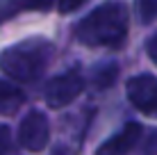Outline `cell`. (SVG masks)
Returning a JSON list of instances; mask_svg holds the SVG:
<instances>
[{
	"label": "cell",
	"mask_w": 157,
	"mask_h": 155,
	"mask_svg": "<svg viewBox=\"0 0 157 155\" xmlns=\"http://www.w3.org/2000/svg\"><path fill=\"white\" fill-rule=\"evenodd\" d=\"M9 141H12V132H9V128L0 126V155L9 148Z\"/></svg>",
	"instance_id": "4fadbf2b"
},
{
	"label": "cell",
	"mask_w": 157,
	"mask_h": 155,
	"mask_svg": "<svg viewBox=\"0 0 157 155\" xmlns=\"http://www.w3.org/2000/svg\"><path fill=\"white\" fill-rule=\"evenodd\" d=\"M116 73H118L116 64H105V66H100L98 71H96V76H94L96 87H98V89L112 87V84H114V80H116Z\"/></svg>",
	"instance_id": "ba28073f"
},
{
	"label": "cell",
	"mask_w": 157,
	"mask_h": 155,
	"mask_svg": "<svg viewBox=\"0 0 157 155\" xmlns=\"http://www.w3.org/2000/svg\"><path fill=\"white\" fill-rule=\"evenodd\" d=\"M128 98L139 112L155 114L157 112V78L141 73L128 80Z\"/></svg>",
	"instance_id": "5b68a950"
},
{
	"label": "cell",
	"mask_w": 157,
	"mask_h": 155,
	"mask_svg": "<svg viewBox=\"0 0 157 155\" xmlns=\"http://www.w3.org/2000/svg\"><path fill=\"white\" fill-rule=\"evenodd\" d=\"M23 103H25V94L16 84L7 82V80H0V114L12 116L23 107Z\"/></svg>",
	"instance_id": "52a82bcc"
},
{
	"label": "cell",
	"mask_w": 157,
	"mask_h": 155,
	"mask_svg": "<svg viewBox=\"0 0 157 155\" xmlns=\"http://www.w3.org/2000/svg\"><path fill=\"white\" fill-rule=\"evenodd\" d=\"M148 57L153 60V64L157 66V34H155L153 39L148 41Z\"/></svg>",
	"instance_id": "5bb4252c"
},
{
	"label": "cell",
	"mask_w": 157,
	"mask_h": 155,
	"mask_svg": "<svg viewBox=\"0 0 157 155\" xmlns=\"http://www.w3.org/2000/svg\"><path fill=\"white\" fill-rule=\"evenodd\" d=\"M141 132H144V128L139 126L137 121H132V123H128L123 130H118L114 137L102 141L100 148L96 151V155H125L137 146V141L141 139Z\"/></svg>",
	"instance_id": "8992f818"
},
{
	"label": "cell",
	"mask_w": 157,
	"mask_h": 155,
	"mask_svg": "<svg viewBox=\"0 0 157 155\" xmlns=\"http://www.w3.org/2000/svg\"><path fill=\"white\" fill-rule=\"evenodd\" d=\"M18 9H21L18 0H0V23H5V21L14 12H18Z\"/></svg>",
	"instance_id": "8fae6325"
},
{
	"label": "cell",
	"mask_w": 157,
	"mask_h": 155,
	"mask_svg": "<svg viewBox=\"0 0 157 155\" xmlns=\"http://www.w3.org/2000/svg\"><path fill=\"white\" fill-rule=\"evenodd\" d=\"M86 0H57V7L62 14H68V12H75L80 5H84Z\"/></svg>",
	"instance_id": "7c38bea8"
},
{
	"label": "cell",
	"mask_w": 157,
	"mask_h": 155,
	"mask_svg": "<svg viewBox=\"0 0 157 155\" xmlns=\"http://www.w3.org/2000/svg\"><path fill=\"white\" fill-rule=\"evenodd\" d=\"M134 9L141 23H153L157 18V0H134Z\"/></svg>",
	"instance_id": "9c48e42d"
},
{
	"label": "cell",
	"mask_w": 157,
	"mask_h": 155,
	"mask_svg": "<svg viewBox=\"0 0 157 155\" xmlns=\"http://www.w3.org/2000/svg\"><path fill=\"white\" fill-rule=\"evenodd\" d=\"M52 55V44L46 39H25L0 52V71L18 82H32L43 73Z\"/></svg>",
	"instance_id": "7a4b0ae2"
},
{
	"label": "cell",
	"mask_w": 157,
	"mask_h": 155,
	"mask_svg": "<svg viewBox=\"0 0 157 155\" xmlns=\"http://www.w3.org/2000/svg\"><path fill=\"white\" fill-rule=\"evenodd\" d=\"M21 9H34V12H48L52 9L55 0H18Z\"/></svg>",
	"instance_id": "30bf717a"
},
{
	"label": "cell",
	"mask_w": 157,
	"mask_h": 155,
	"mask_svg": "<svg viewBox=\"0 0 157 155\" xmlns=\"http://www.w3.org/2000/svg\"><path fill=\"white\" fill-rule=\"evenodd\" d=\"M50 139V123L43 112H30L18 126V144L25 151H43Z\"/></svg>",
	"instance_id": "277c9868"
},
{
	"label": "cell",
	"mask_w": 157,
	"mask_h": 155,
	"mask_svg": "<svg viewBox=\"0 0 157 155\" xmlns=\"http://www.w3.org/2000/svg\"><path fill=\"white\" fill-rule=\"evenodd\" d=\"M84 89V80L78 71H68L62 73V76L52 78L50 82L46 84V103L48 107L52 110H62L66 105H71Z\"/></svg>",
	"instance_id": "3957f363"
},
{
	"label": "cell",
	"mask_w": 157,
	"mask_h": 155,
	"mask_svg": "<svg viewBox=\"0 0 157 155\" xmlns=\"http://www.w3.org/2000/svg\"><path fill=\"white\" fill-rule=\"evenodd\" d=\"M75 37L91 48H121L128 37V7L121 0L102 2L78 23Z\"/></svg>",
	"instance_id": "6da1fadb"
}]
</instances>
